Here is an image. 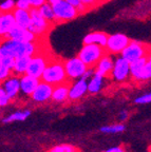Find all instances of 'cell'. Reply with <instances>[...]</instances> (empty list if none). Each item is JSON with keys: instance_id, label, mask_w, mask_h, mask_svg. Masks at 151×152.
<instances>
[{"instance_id": "1", "label": "cell", "mask_w": 151, "mask_h": 152, "mask_svg": "<svg viewBox=\"0 0 151 152\" xmlns=\"http://www.w3.org/2000/svg\"><path fill=\"white\" fill-rule=\"evenodd\" d=\"M41 80L52 86H57L70 80L65 68V59L54 53L48 61L47 66L41 75Z\"/></svg>"}, {"instance_id": "2", "label": "cell", "mask_w": 151, "mask_h": 152, "mask_svg": "<svg viewBox=\"0 0 151 152\" xmlns=\"http://www.w3.org/2000/svg\"><path fill=\"white\" fill-rule=\"evenodd\" d=\"M107 54L106 48L96 43L84 45L77 56L83 60L89 69H94L98 61Z\"/></svg>"}, {"instance_id": "3", "label": "cell", "mask_w": 151, "mask_h": 152, "mask_svg": "<svg viewBox=\"0 0 151 152\" xmlns=\"http://www.w3.org/2000/svg\"><path fill=\"white\" fill-rule=\"evenodd\" d=\"M31 15V24L29 30L36 35V37H47L50 32L55 26L54 23L48 21L47 19L41 15L38 7H31L30 10Z\"/></svg>"}, {"instance_id": "4", "label": "cell", "mask_w": 151, "mask_h": 152, "mask_svg": "<svg viewBox=\"0 0 151 152\" xmlns=\"http://www.w3.org/2000/svg\"><path fill=\"white\" fill-rule=\"evenodd\" d=\"M52 7L55 17H56V24H62L65 22L71 21L79 16L76 7L70 4L67 0H60L58 2L52 4Z\"/></svg>"}, {"instance_id": "5", "label": "cell", "mask_w": 151, "mask_h": 152, "mask_svg": "<svg viewBox=\"0 0 151 152\" xmlns=\"http://www.w3.org/2000/svg\"><path fill=\"white\" fill-rule=\"evenodd\" d=\"M150 47L151 45L141 42V41L131 40L129 42V45L123 50V52L120 53V56L131 64V62L135 61V60L139 59V58L147 56Z\"/></svg>"}, {"instance_id": "6", "label": "cell", "mask_w": 151, "mask_h": 152, "mask_svg": "<svg viewBox=\"0 0 151 152\" xmlns=\"http://www.w3.org/2000/svg\"><path fill=\"white\" fill-rule=\"evenodd\" d=\"M65 68H66L67 75L70 80L81 78L83 75L89 70L87 64L80 59L79 57H74L70 59H65Z\"/></svg>"}, {"instance_id": "7", "label": "cell", "mask_w": 151, "mask_h": 152, "mask_svg": "<svg viewBox=\"0 0 151 152\" xmlns=\"http://www.w3.org/2000/svg\"><path fill=\"white\" fill-rule=\"evenodd\" d=\"M130 41H131V39L125 34L116 33L109 35L106 45L107 53L111 55H120V53L123 52L124 49L129 45Z\"/></svg>"}, {"instance_id": "8", "label": "cell", "mask_w": 151, "mask_h": 152, "mask_svg": "<svg viewBox=\"0 0 151 152\" xmlns=\"http://www.w3.org/2000/svg\"><path fill=\"white\" fill-rule=\"evenodd\" d=\"M111 78L116 83H125L130 78V62H128L120 55L114 60Z\"/></svg>"}, {"instance_id": "9", "label": "cell", "mask_w": 151, "mask_h": 152, "mask_svg": "<svg viewBox=\"0 0 151 152\" xmlns=\"http://www.w3.org/2000/svg\"><path fill=\"white\" fill-rule=\"evenodd\" d=\"M54 86L50 85L43 80H40L37 88L31 95V98L36 104H45L48 100L52 99V93Z\"/></svg>"}, {"instance_id": "10", "label": "cell", "mask_w": 151, "mask_h": 152, "mask_svg": "<svg viewBox=\"0 0 151 152\" xmlns=\"http://www.w3.org/2000/svg\"><path fill=\"white\" fill-rule=\"evenodd\" d=\"M114 60L111 57V54L107 53L102 59L99 60L98 64L94 68V75L102 76L104 78H111V73L113 70Z\"/></svg>"}, {"instance_id": "11", "label": "cell", "mask_w": 151, "mask_h": 152, "mask_svg": "<svg viewBox=\"0 0 151 152\" xmlns=\"http://www.w3.org/2000/svg\"><path fill=\"white\" fill-rule=\"evenodd\" d=\"M5 38L15 39V40L22 41V42H34L37 37H36L35 34L32 33L29 28H21V26H19L16 24V26L11 30V32L5 36Z\"/></svg>"}, {"instance_id": "12", "label": "cell", "mask_w": 151, "mask_h": 152, "mask_svg": "<svg viewBox=\"0 0 151 152\" xmlns=\"http://www.w3.org/2000/svg\"><path fill=\"white\" fill-rule=\"evenodd\" d=\"M1 87L4 89L11 100H14L20 92V76L12 74L9 78L3 81Z\"/></svg>"}, {"instance_id": "13", "label": "cell", "mask_w": 151, "mask_h": 152, "mask_svg": "<svg viewBox=\"0 0 151 152\" xmlns=\"http://www.w3.org/2000/svg\"><path fill=\"white\" fill-rule=\"evenodd\" d=\"M87 92H88L87 79L80 78L76 83H72L71 88H70V93H69V100L76 102V100L81 99Z\"/></svg>"}, {"instance_id": "14", "label": "cell", "mask_w": 151, "mask_h": 152, "mask_svg": "<svg viewBox=\"0 0 151 152\" xmlns=\"http://www.w3.org/2000/svg\"><path fill=\"white\" fill-rule=\"evenodd\" d=\"M39 83V78H36L28 74H23L20 76V92L26 96H31Z\"/></svg>"}, {"instance_id": "15", "label": "cell", "mask_w": 151, "mask_h": 152, "mask_svg": "<svg viewBox=\"0 0 151 152\" xmlns=\"http://www.w3.org/2000/svg\"><path fill=\"white\" fill-rule=\"evenodd\" d=\"M72 86V80H68L66 83H59L57 86H54L52 93V100L55 102H65L69 99V93L70 88Z\"/></svg>"}, {"instance_id": "16", "label": "cell", "mask_w": 151, "mask_h": 152, "mask_svg": "<svg viewBox=\"0 0 151 152\" xmlns=\"http://www.w3.org/2000/svg\"><path fill=\"white\" fill-rule=\"evenodd\" d=\"M109 35L105 32L100 31H94L89 33L85 38H84L83 43L84 45H90V43H96V45H102L106 48L107 41H108Z\"/></svg>"}, {"instance_id": "17", "label": "cell", "mask_w": 151, "mask_h": 152, "mask_svg": "<svg viewBox=\"0 0 151 152\" xmlns=\"http://www.w3.org/2000/svg\"><path fill=\"white\" fill-rule=\"evenodd\" d=\"M146 62H147V56L131 62L130 64V78H132L133 80L137 81V83H141L143 70H144L145 66H146Z\"/></svg>"}, {"instance_id": "18", "label": "cell", "mask_w": 151, "mask_h": 152, "mask_svg": "<svg viewBox=\"0 0 151 152\" xmlns=\"http://www.w3.org/2000/svg\"><path fill=\"white\" fill-rule=\"evenodd\" d=\"M13 15L16 20V24L21 28H29L30 24H31V15H30V11L21 9H15L13 11Z\"/></svg>"}, {"instance_id": "19", "label": "cell", "mask_w": 151, "mask_h": 152, "mask_svg": "<svg viewBox=\"0 0 151 152\" xmlns=\"http://www.w3.org/2000/svg\"><path fill=\"white\" fill-rule=\"evenodd\" d=\"M30 60H31V56H19L15 58V64L14 68H13V74L17 76H21L23 74L26 73V70H28L29 64H30Z\"/></svg>"}, {"instance_id": "20", "label": "cell", "mask_w": 151, "mask_h": 152, "mask_svg": "<svg viewBox=\"0 0 151 152\" xmlns=\"http://www.w3.org/2000/svg\"><path fill=\"white\" fill-rule=\"evenodd\" d=\"M106 78L102 77V76L93 75L91 77V80L88 83V92L90 94H96L99 91L102 90L104 87V80Z\"/></svg>"}, {"instance_id": "21", "label": "cell", "mask_w": 151, "mask_h": 152, "mask_svg": "<svg viewBox=\"0 0 151 152\" xmlns=\"http://www.w3.org/2000/svg\"><path fill=\"white\" fill-rule=\"evenodd\" d=\"M38 9H39L41 15L47 19L48 21L52 22V23H54L55 26H57L56 24V17H55L52 4H50L49 2H45V4H43L41 7H38Z\"/></svg>"}, {"instance_id": "22", "label": "cell", "mask_w": 151, "mask_h": 152, "mask_svg": "<svg viewBox=\"0 0 151 152\" xmlns=\"http://www.w3.org/2000/svg\"><path fill=\"white\" fill-rule=\"evenodd\" d=\"M31 115V111L24 110V111H17L15 113H12L7 117L3 118V123H13V121H26L28 117Z\"/></svg>"}, {"instance_id": "23", "label": "cell", "mask_w": 151, "mask_h": 152, "mask_svg": "<svg viewBox=\"0 0 151 152\" xmlns=\"http://www.w3.org/2000/svg\"><path fill=\"white\" fill-rule=\"evenodd\" d=\"M45 152H81V150L78 147L70 144H62V145H57L54 147L50 148Z\"/></svg>"}, {"instance_id": "24", "label": "cell", "mask_w": 151, "mask_h": 152, "mask_svg": "<svg viewBox=\"0 0 151 152\" xmlns=\"http://www.w3.org/2000/svg\"><path fill=\"white\" fill-rule=\"evenodd\" d=\"M125 126L123 124H115V125H110V126H104L100 128L103 133H108V134H116L125 131Z\"/></svg>"}, {"instance_id": "25", "label": "cell", "mask_w": 151, "mask_h": 152, "mask_svg": "<svg viewBox=\"0 0 151 152\" xmlns=\"http://www.w3.org/2000/svg\"><path fill=\"white\" fill-rule=\"evenodd\" d=\"M16 9V2L14 0H3L0 2V12L2 13H10L13 12Z\"/></svg>"}, {"instance_id": "26", "label": "cell", "mask_w": 151, "mask_h": 152, "mask_svg": "<svg viewBox=\"0 0 151 152\" xmlns=\"http://www.w3.org/2000/svg\"><path fill=\"white\" fill-rule=\"evenodd\" d=\"M70 4H72L74 7H76V10L78 11V14H79V16L80 15H84V14H86V13H88V12H90L89 11V9H88L87 7H86L85 4H84L80 0H67Z\"/></svg>"}, {"instance_id": "27", "label": "cell", "mask_w": 151, "mask_h": 152, "mask_svg": "<svg viewBox=\"0 0 151 152\" xmlns=\"http://www.w3.org/2000/svg\"><path fill=\"white\" fill-rule=\"evenodd\" d=\"M134 102L136 104H151V92H147L139 95L134 98Z\"/></svg>"}, {"instance_id": "28", "label": "cell", "mask_w": 151, "mask_h": 152, "mask_svg": "<svg viewBox=\"0 0 151 152\" xmlns=\"http://www.w3.org/2000/svg\"><path fill=\"white\" fill-rule=\"evenodd\" d=\"M12 74H13V72L11 71L9 68H7V66H4L3 64H0V83H3V81L9 78Z\"/></svg>"}, {"instance_id": "29", "label": "cell", "mask_w": 151, "mask_h": 152, "mask_svg": "<svg viewBox=\"0 0 151 152\" xmlns=\"http://www.w3.org/2000/svg\"><path fill=\"white\" fill-rule=\"evenodd\" d=\"M10 102H11V98L9 97V95L7 94L4 89L1 87L0 88V107H5L9 104Z\"/></svg>"}, {"instance_id": "30", "label": "cell", "mask_w": 151, "mask_h": 152, "mask_svg": "<svg viewBox=\"0 0 151 152\" xmlns=\"http://www.w3.org/2000/svg\"><path fill=\"white\" fill-rule=\"evenodd\" d=\"M16 7L17 9H21V10H26V11H30L32 7L31 3L29 2L28 0H17L16 1Z\"/></svg>"}, {"instance_id": "31", "label": "cell", "mask_w": 151, "mask_h": 152, "mask_svg": "<svg viewBox=\"0 0 151 152\" xmlns=\"http://www.w3.org/2000/svg\"><path fill=\"white\" fill-rule=\"evenodd\" d=\"M28 1L31 3L32 7H39L47 2V0H28Z\"/></svg>"}, {"instance_id": "32", "label": "cell", "mask_w": 151, "mask_h": 152, "mask_svg": "<svg viewBox=\"0 0 151 152\" xmlns=\"http://www.w3.org/2000/svg\"><path fill=\"white\" fill-rule=\"evenodd\" d=\"M104 152H126V151L123 146H115V147L109 148V149H107L106 151H104Z\"/></svg>"}, {"instance_id": "33", "label": "cell", "mask_w": 151, "mask_h": 152, "mask_svg": "<svg viewBox=\"0 0 151 152\" xmlns=\"http://www.w3.org/2000/svg\"><path fill=\"white\" fill-rule=\"evenodd\" d=\"M128 117H129V112L126 111V110H123V111H120L119 114H118V121H127Z\"/></svg>"}, {"instance_id": "34", "label": "cell", "mask_w": 151, "mask_h": 152, "mask_svg": "<svg viewBox=\"0 0 151 152\" xmlns=\"http://www.w3.org/2000/svg\"><path fill=\"white\" fill-rule=\"evenodd\" d=\"M47 1L50 3V4H54V3L58 2V1H60V0H47Z\"/></svg>"}, {"instance_id": "35", "label": "cell", "mask_w": 151, "mask_h": 152, "mask_svg": "<svg viewBox=\"0 0 151 152\" xmlns=\"http://www.w3.org/2000/svg\"><path fill=\"white\" fill-rule=\"evenodd\" d=\"M109 0H104V2H108Z\"/></svg>"}, {"instance_id": "36", "label": "cell", "mask_w": 151, "mask_h": 152, "mask_svg": "<svg viewBox=\"0 0 151 152\" xmlns=\"http://www.w3.org/2000/svg\"><path fill=\"white\" fill-rule=\"evenodd\" d=\"M102 1H103V2H104V0H102ZM104 3H105V2H104Z\"/></svg>"}, {"instance_id": "37", "label": "cell", "mask_w": 151, "mask_h": 152, "mask_svg": "<svg viewBox=\"0 0 151 152\" xmlns=\"http://www.w3.org/2000/svg\"><path fill=\"white\" fill-rule=\"evenodd\" d=\"M150 152H151V147H150Z\"/></svg>"}, {"instance_id": "38", "label": "cell", "mask_w": 151, "mask_h": 152, "mask_svg": "<svg viewBox=\"0 0 151 152\" xmlns=\"http://www.w3.org/2000/svg\"><path fill=\"white\" fill-rule=\"evenodd\" d=\"M0 88H1V86H0Z\"/></svg>"}]
</instances>
